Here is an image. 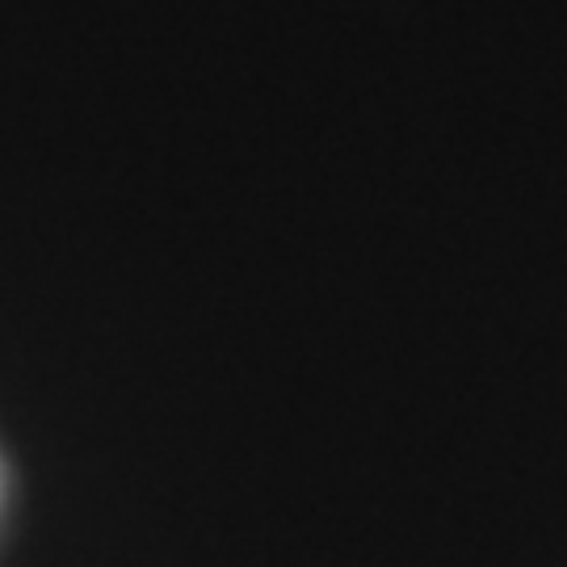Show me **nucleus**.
<instances>
[]
</instances>
